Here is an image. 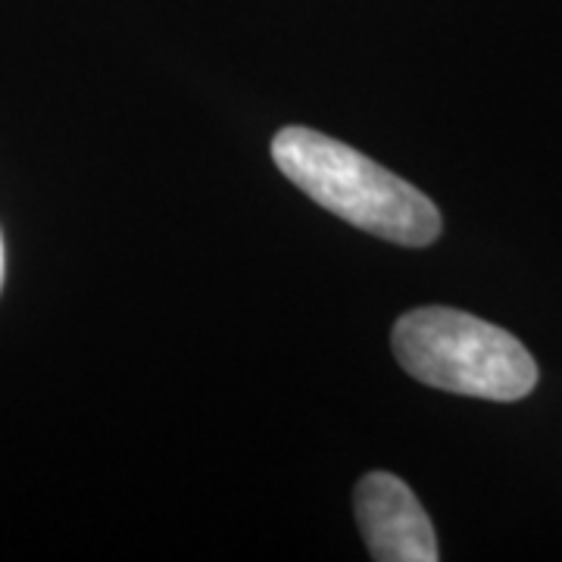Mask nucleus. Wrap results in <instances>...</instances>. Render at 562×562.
I'll return each instance as SVG.
<instances>
[{"instance_id": "f257e3e1", "label": "nucleus", "mask_w": 562, "mask_h": 562, "mask_svg": "<svg viewBox=\"0 0 562 562\" xmlns=\"http://www.w3.org/2000/svg\"><path fill=\"white\" fill-rule=\"evenodd\" d=\"M272 157L306 198L362 232L403 247H428L441 235V213L419 188L341 140L288 125L272 140Z\"/></svg>"}, {"instance_id": "f03ea898", "label": "nucleus", "mask_w": 562, "mask_h": 562, "mask_svg": "<svg viewBox=\"0 0 562 562\" xmlns=\"http://www.w3.org/2000/svg\"><path fill=\"white\" fill-rule=\"evenodd\" d=\"M394 357L422 384L462 397L513 403L538 384V362L501 325L472 313L425 306L394 325Z\"/></svg>"}, {"instance_id": "7ed1b4c3", "label": "nucleus", "mask_w": 562, "mask_h": 562, "mask_svg": "<svg viewBox=\"0 0 562 562\" xmlns=\"http://www.w3.org/2000/svg\"><path fill=\"white\" fill-rule=\"evenodd\" d=\"M357 522L372 560L435 562L441 557L428 513L391 472H369L357 484Z\"/></svg>"}, {"instance_id": "20e7f679", "label": "nucleus", "mask_w": 562, "mask_h": 562, "mask_svg": "<svg viewBox=\"0 0 562 562\" xmlns=\"http://www.w3.org/2000/svg\"><path fill=\"white\" fill-rule=\"evenodd\" d=\"M0 288H3V238H0Z\"/></svg>"}]
</instances>
